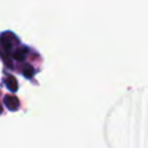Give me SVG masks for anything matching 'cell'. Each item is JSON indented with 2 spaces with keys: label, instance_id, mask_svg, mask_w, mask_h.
<instances>
[{
  "label": "cell",
  "instance_id": "8992f818",
  "mask_svg": "<svg viewBox=\"0 0 148 148\" xmlns=\"http://www.w3.org/2000/svg\"><path fill=\"white\" fill-rule=\"evenodd\" d=\"M1 110H2V108H1V105H0V112H1Z\"/></svg>",
  "mask_w": 148,
  "mask_h": 148
},
{
  "label": "cell",
  "instance_id": "5b68a950",
  "mask_svg": "<svg viewBox=\"0 0 148 148\" xmlns=\"http://www.w3.org/2000/svg\"><path fill=\"white\" fill-rule=\"evenodd\" d=\"M22 73H23V75L25 76V77H32L34 76V74H35V69H34V67L32 66H30V65H27L24 68H23V71H22Z\"/></svg>",
  "mask_w": 148,
  "mask_h": 148
},
{
  "label": "cell",
  "instance_id": "7a4b0ae2",
  "mask_svg": "<svg viewBox=\"0 0 148 148\" xmlns=\"http://www.w3.org/2000/svg\"><path fill=\"white\" fill-rule=\"evenodd\" d=\"M3 103H5V105H6L9 110H12V111L17 110V108H18V99H17L15 96L6 95V96L3 97Z\"/></svg>",
  "mask_w": 148,
  "mask_h": 148
},
{
  "label": "cell",
  "instance_id": "3957f363",
  "mask_svg": "<svg viewBox=\"0 0 148 148\" xmlns=\"http://www.w3.org/2000/svg\"><path fill=\"white\" fill-rule=\"evenodd\" d=\"M27 53H28V49H27V47H24V46H18V47H16L15 50H13V56H12V57H13L14 59H16V60L22 61V60L25 59Z\"/></svg>",
  "mask_w": 148,
  "mask_h": 148
},
{
  "label": "cell",
  "instance_id": "6da1fadb",
  "mask_svg": "<svg viewBox=\"0 0 148 148\" xmlns=\"http://www.w3.org/2000/svg\"><path fill=\"white\" fill-rule=\"evenodd\" d=\"M0 42H1V45L2 47L5 49L6 52H9V51H13L14 49V43H17V38L16 36L13 34V32H9V31H6V32H2L1 36H0Z\"/></svg>",
  "mask_w": 148,
  "mask_h": 148
},
{
  "label": "cell",
  "instance_id": "277c9868",
  "mask_svg": "<svg viewBox=\"0 0 148 148\" xmlns=\"http://www.w3.org/2000/svg\"><path fill=\"white\" fill-rule=\"evenodd\" d=\"M7 79L10 81V83H9V82H6V86L8 87V89H9V90H12V91H16V89H17V83H16L15 77H14V76H12V75H9Z\"/></svg>",
  "mask_w": 148,
  "mask_h": 148
}]
</instances>
